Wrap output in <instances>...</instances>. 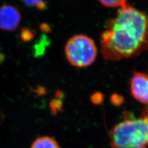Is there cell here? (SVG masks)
Returning <instances> with one entry per match:
<instances>
[{
	"label": "cell",
	"instance_id": "6da1fadb",
	"mask_svg": "<svg viewBox=\"0 0 148 148\" xmlns=\"http://www.w3.org/2000/svg\"><path fill=\"white\" fill-rule=\"evenodd\" d=\"M101 51L109 61L136 57L148 49V16L125 4L100 35Z\"/></svg>",
	"mask_w": 148,
	"mask_h": 148
},
{
	"label": "cell",
	"instance_id": "7a4b0ae2",
	"mask_svg": "<svg viewBox=\"0 0 148 148\" xmlns=\"http://www.w3.org/2000/svg\"><path fill=\"white\" fill-rule=\"evenodd\" d=\"M109 136L112 148H148V120L125 119L115 125Z\"/></svg>",
	"mask_w": 148,
	"mask_h": 148
},
{
	"label": "cell",
	"instance_id": "3957f363",
	"mask_svg": "<svg viewBox=\"0 0 148 148\" xmlns=\"http://www.w3.org/2000/svg\"><path fill=\"white\" fill-rule=\"evenodd\" d=\"M65 54L72 66L82 68L94 62L97 56V48L95 41L85 35L73 36L65 46Z\"/></svg>",
	"mask_w": 148,
	"mask_h": 148
},
{
	"label": "cell",
	"instance_id": "277c9868",
	"mask_svg": "<svg viewBox=\"0 0 148 148\" xmlns=\"http://www.w3.org/2000/svg\"><path fill=\"white\" fill-rule=\"evenodd\" d=\"M130 90L134 98L142 104H148V74L134 73L130 82Z\"/></svg>",
	"mask_w": 148,
	"mask_h": 148
},
{
	"label": "cell",
	"instance_id": "5b68a950",
	"mask_svg": "<svg viewBox=\"0 0 148 148\" xmlns=\"http://www.w3.org/2000/svg\"><path fill=\"white\" fill-rule=\"evenodd\" d=\"M21 21L18 9L10 4L0 6V29L5 31L15 30Z\"/></svg>",
	"mask_w": 148,
	"mask_h": 148
},
{
	"label": "cell",
	"instance_id": "8992f818",
	"mask_svg": "<svg viewBox=\"0 0 148 148\" xmlns=\"http://www.w3.org/2000/svg\"><path fill=\"white\" fill-rule=\"evenodd\" d=\"M30 148H61L58 142L50 136H41L32 143Z\"/></svg>",
	"mask_w": 148,
	"mask_h": 148
},
{
	"label": "cell",
	"instance_id": "52a82bcc",
	"mask_svg": "<svg viewBox=\"0 0 148 148\" xmlns=\"http://www.w3.org/2000/svg\"><path fill=\"white\" fill-rule=\"evenodd\" d=\"M49 44V41L46 36L43 35L41 40L35 46V56H41L44 54L45 50Z\"/></svg>",
	"mask_w": 148,
	"mask_h": 148
},
{
	"label": "cell",
	"instance_id": "ba28073f",
	"mask_svg": "<svg viewBox=\"0 0 148 148\" xmlns=\"http://www.w3.org/2000/svg\"><path fill=\"white\" fill-rule=\"evenodd\" d=\"M104 6L108 8H122L127 4V0H98Z\"/></svg>",
	"mask_w": 148,
	"mask_h": 148
},
{
	"label": "cell",
	"instance_id": "9c48e42d",
	"mask_svg": "<svg viewBox=\"0 0 148 148\" xmlns=\"http://www.w3.org/2000/svg\"><path fill=\"white\" fill-rule=\"evenodd\" d=\"M26 5L36 7L40 10H45L47 8V4L43 0H22Z\"/></svg>",
	"mask_w": 148,
	"mask_h": 148
},
{
	"label": "cell",
	"instance_id": "30bf717a",
	"mask_svg": "<svg viewBox=\"0 0 148 148\" xmlns=\"http://www.w3.org/2000/svg\"><path fill=\"white\" fill-rule=\"evenodd\" d=\"M35 35V31L28 28H24L21 31V38L25 42L32 40L34 38Z\"/></svg>",
	"mask_w": 148,
	"mask_h": 148
},
{
	"label": "cell",
	"instance_id": "8fae6325",
	"mask_svg": "<svg viewBox=\"0 0 148 148\" xmlns=\"http://www.w3.org/2000/svg\"><path fill=\"white\" fill-rule=\"evenodd\" d=\"M59 99V98H58V99H54L51 102L50 108L51 109V110L53 113H56L58 111H59L62 108V103Z\"/></svg>",
	"mask_w": 148,
	"mask_h": 148
},
{
	"label": "cell",
	"instance_id": "7c38bea8",
	"mask_svg": "<svg viewBox=\"0 0 148 148\" xmlns=\"http://www.w3.org/2000/svg\"><path fill=\"white\" fill-rule=\"evenodd\" d=\"M40 30L41 32H43L45 34L49 33V32H51V27L49 24H41L40 26Z\"/></svg>",
	"mask_w": 148,
	"mask_h": 148
},
{
	"label": "cell",
	"instance_id": "4fadbf2b",
	"mask_svg": "<svg viewBox=\"0 0 148 148\" xmlns=\"http://www.w3.org/2000/svg\"><path fill=\"white\" fill-rule=\"evenodd\" d=\"M141 117H143L148 120V107L145 108V109H143Z\"/></svg>",
	"mask_w": 148,
	"mask_h": 148
},
{
	"label": "cell",
	"instance_id": "5bb4252c",
	"mask_svg": "<svg viewBox=\"0 0 148 148\" xmlns=\"http://www.w3.org/2000/svg\"><path fill=\"white\" fill-rule=\"evenodd\" d=\"M4 60V56L2 54H0V62H1Z\"/></svg>",
	"mask_w": 148,
	"mask_h": 148
}]
</instances>
